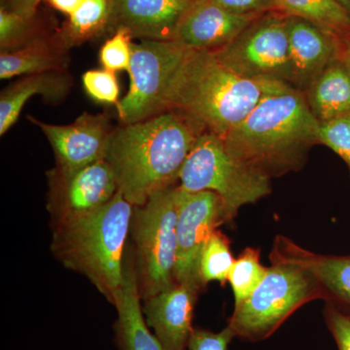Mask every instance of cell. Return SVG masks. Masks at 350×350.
Instances as JSON below:
<instances>
[{"label":"cell","mask_w":350,"mask_h":350,"mask_svg":"<svg viewBox=\"0 0 350 350\" xmlns=\"http://www.w3.org/2000/svg\"><path fill=\"white\" fill-rule=\"evenodd\" d=\"M213 3L222 7L230 12L250 15V14H264L276 10L273 0H211Z\"/></svg>","instance_id":"cell-32"},{"label":"cell","mask_w":350,"mask_h":350,"mask_svg":"<svg viewBox=\"0 0 350 350\" xmlns=\"http://www.w3.org/2000/svg\"><path fill=\"white\" fill-rule=\"evenodd\" d=\"M324 319L327 328L335 340L338 350H350V319L327 304L324 308Z\"/></svg>","instance_id":"cell-31"},{"label":"cell","mask_w":350,"mask_h":350,"mask_svg":"<svg viewBox=\"0 0 350 350\" xmlns=\"http://www.w3.org/2000/svg\"><path fill=\"white\" fill-rule=\"evenodd\" d=\"M319 131L305 94L285 83L222 139L232 156L271 178L300 170Z\"/></svg>","instance_id":"cell-2"},{"label":"cell","mask_w":350,"mask_h":350,"mask_svg":"<svg viewBox=\"0 0 350 350\" xmlns=\"http://www.w3.org/2000/svg\"><path fill=\"white\" fill-rule=\"evenodd\" d=\"M40 1L47 2L53 8L69 16L75 11L80 0H40Z\"/></svg>","instance_id":"cell-34"},{"label":"cell","mask_w":350,"mask_h":350,"mask_svg":"<svg viewBox=\"0 0 350 350\" xmlns=\"http://www.w3.org/2000/svg\"><path fill=\"white\" fill-rule=\"evenodd\" d=\"M129 250L126 247L123 283L112 303L118 315L115 340L120 350H165L145 321L135 257Z\"/></svg>","instance_id":"cell-18"},{"label":"cell","mask_w":350,"mask_h":350,"mask_svg":"<svg viewBox=\"0 0 350 350\" xmlns=\"http://www.w3.org/2000/svg\"><path fill=\"white\" fill-rule=\"evenodd\" d=\"M68 17L57 33L69 49L107 31L109 0H80Z\"/></svg>","instance_id":"cell-23"},{"label":"cell","mask_w":350,"mask_h":350,"mask_svg":"<svg viewBox=\"0 0 350 350\" xmlns=\"http://www.w3.org/2000/svg\"><path fill=\"white\" fill-rule=\"evenodd\" d=\"M283 84L244 78L226 68L214 53L187 49L165 94V112L181 113L204 133L223 138Z\"/></svg>","instance_id":"cell-3"},{"label":"cell","mask_w":350,"mask_h":350,"mask_svg":"<svg viewBox=\"0 0 350 350\" xmlns=\"http://www.w3.org/2000/svg\"><path fill=\"white\" fill-rule=\"evenodd\" d=\"M187 49L177 41L133 43L130 90L116 105L124 125L165 112V94Z\"/></svg>","instance_id":"cell-9"},{"label":"cell","mask_w":350,"mask_h":350,"mask_svg":"<svg viewBox=\"0 0 350 350\" xmlns=\"http://www.w3.org/2000/svg\"><path fill=\"white\" fill-rule=\"evenodd\" d=\"M271 264L259 286L234 308L228 326L236 338L266 340L301 306L323 299L319 280L308 269L292 262Z\"/></svg>","instance_id":"cell-5"},{"label":"cell","mask_w":350,"mask_h":350,"mask_svg":"<svg viewBox=\"0 0 350 350\" xmlns=\"http://www.w3.org/2000/svg\"><path fill=\"white\" fill-rule=\"evenodd\" d=\"M230 241L222 232L216 230L207 241L200 261V278L202 286L218 282L225 285L234 266Z\"/></svg>","instance_id":"cell-25"},{"label":"cell","mask_w":350,"mask_h":350,"mask_svg":"<svg viewBox=\"0 0 350 350\" xmlns=\"http://www.w3.org/2000/svg\"><path fill=\"white\" fill-rule=\"evenodd\" d=\"M48 211L53 226L96 213L118 193L116 177L105 160L71 174L49 172Z\"/></svg>","instance_id":"cell-11"},{"label":"cell","mask_w":350,"mask_h":350,"mask_svg":"<svg viewBox=\"0 0 350 350\" xmlns=\"http://www.w3.org/2000/svg\"><path fill=\"white\" fill-rule=\"evenodd\" d=\"M338 1L340 2L350 14V0H338Z\"/></svg>","instance_id":"cell-36"},{"label":"cell","mask_w":350,"mask_h":350,"mask_svg":"<svg viewBox=\"0 0 350 350\" xmlns=\"http://www.w3.org/2000/svg\"><path fill=\"white\" fill-rule=\"evenodd\" d=\"M177 254L175 282L200 291V261L207 241L219 226L230 222L224 202L213 191L176 189Z\"/></svg>","instance_id":"cell-10"},{"label":"cell","mask_w":350,"mask_h":350,"mask_svg":"<svg viewBox=\"0 0 350 350\" xmlns=\"http://www.w3.org/2000/svg\"><path fill=\"white\" fill-rule=\"evenodd\" d=\"M271 179L232 156L222 138L206 131L189 153L178 180L189 192L213 191L220 196L231 221L241 207L271 193Z\"/></svg>","instance_id":"cell-6"},{"label":"cell","mask_w":350,"mask_h":350,"mask_svg":"<svg viewBox=\"0 0 350 350\" xmlns=\"http://www.w3.org/2000/svg\"><path fill=\"white\" fill-rule=\"evenodd\" d=\"M204 131L187 117L165 111L113 131L105 161L119 192L133 206L174 186L195 142Z\"/></svg>","instance_id":"cell-1"},{"label":"cell","mask_w":350,"mask_h":350,"mask_svg":"<svg viewBox=\"0 0 350 350\" xmlns=\"http://www.w3.org/2000/svg\"><path fill=\"white\" fill-rule=\"evenodd\" d=\"M196 0H109L107 31L128 29L133 38L174 41L179 25Z\"/></svg>","instance_id":"cell-13"},{"label":"cell","mask_w":350,"mask_h":350,"mask_svg":"<svg viewBox=\"0 0 350 350\" xmlns=\"http://www.w3.org/2000/svg\"><path fill=\"white\" fill-rule=\"evenodd\" d=\"M306 103L319 122L350 114V72L340 57L304 92Z\"/></svg>","instance_id":"cell-21"},{"label":"cell","mask_w":350,"mask_h":350,"mask_svg":"<svg viewBox=\"0 0 350 350\" xmlns=\"http://www.w3.org/2000/svg\"><path fill=\"white\" fill-rule=\"evenodd\" d=\"M133 38L131 32L124 27L113 32L112 38L103 44L100 51V62L103 68L112 72H129L133 55Z\"/></svg>","instance_id":"cell-27"},{"label":"cell","mask_w":350,"mask_h":350,"mask_svg":"<svg viewBox=\"0 0 350 350\" xmlns=\"http://www.w3.org/2000/svg\"><path fill=\"white\" fill-rule=\"evenodd\" d=\"M287 20L288 15L278 9L262 14L214 55L244 78L291 85Z\"/></svg>","instance_id":"cell-8"},{"label":"cell","mask_w":350,"mask_h":350,"mask_svg":"<svg viewBox=\"0 0 350 350\" xmlns=\"http://www.w3.org/2000/svg\"><path fill=\"white\" fill-rule=\"evenodd\" d=\"M278 10L301 18L340 38L350 36V14L338 0H273Z\"/></svg>","instance_id":"cell-22"},{"label":"cell","mask_w":350,"mask_h":350,"mask_svg":"<svg viewBox=\"0 0 350 350\" xmlns=\"http://www.w3.org/2000/svg\"><path fill=\"white\" fill-rule=\"evenodd\" d=\"M38 126L50 142L57 167L55 172L59 174H71L105 160L113 131L105 115L84 113L70 125L57 126L44 123L29 117Z\"/></svg>","instance_id":"cell-12"},{"label":"cell","mask_w":350,"mask_h":350,"mask_svg":"<svg viewBox=\"0 0 350 350\" xmlns=\"http://www.w3.org/2000/svg\"><path fill=\"white\" fill-rule=\"evenodd\" d=\"M46 33L38 19V13L25 15L0 7L1 53L20 49Z\"/></svg>","instance_id":"cell-24"},{"label":"cell","mask_w":350,"mask_h":350,"mask_svg":"<svg viewBox=\"0 0 350 350\" xmlns=\"http://www.w3.org/2000/svg\"><path fill=\"white\" fill-rule=\"evenodd\" d=\"M261 15H241L211 0H196L182 19L174 41L188 49L217 52Z\"/></svg>","instance_id":"cell-14"},{"label":"cell","mask_w":350,"mask_h":350,"mask_svg":"<svg viewBox=\"0 0 350 350\" xmlns=\"http://www.w3.org/2000/svg\"><path fill=\"white\" fill-rule=\"evenodd\" d=\"M268 268L260 262V250L247 247L234 260L228 282L232 288L234 308L241 305L264 280Z\"/></svg>","instance_id":"cell-26"},{"label":"cell","mask_w":350,"mask_h":350,"mask_svg":"<svg viewBox=\"0 0 350 350\" xmlns=\"http://www.w3.org/2000/svg\"><path fill=\"white\" fill-rule=\"evenodd\" d=\"M133 206L121 192L96 213L53 227L51 250L113 303L124 280Z\"/></svg>","instance_id":"cell-4"},{"label":"cell","mask_w":350,"mask_h":350,"mask_svg":"<svg viewBox=\"0 0 350 350\" xmlns=\"http://www.w3.org/2000/svg\"><path fill=\"white\" fill-rule=\"evenodd\" d=\"M83 87L93 100L98 103L118 105L120 87L116 72L107 69H94L82 76Z\"/></svg>","instance_id":"cell-29"},{"label":"cell","mask_w":350,"mask_h":350,"mask_svg":"<svg viewBox=\"0 0 350 350\" xmlns=\"http://www.w3.org/2000/svg\"><path fill=\"white\" fill-rule=\"evenodd\" d=\"M291 85L305 92L338 57L342 38L308 21L288 15Z\"/></svg>","instance_id":"cell-15"},{"label":"cell","mask_w":350,"mask_h":350,"mask_svg":"<svg viewBox=\"0 0 350 350\" xmlns=\"http://www.w3.org/2000/svg\"><path fill=\"white\" fill-rule=\"evenodd\" d=\"M338 57L342 59L350 72V36H345L340 41V49Z\"/></svg>","instance_id":"cell-35"},{"label":"cell","mask_w":350,"mask_h":350,"mask_svg":"<svg viewBox=\"0 0 350 350\" xmlns=\"http://www.w3.org/2000/svg\"><path fill=\"white\" fill-rule=\"evenodd\" d=\"M271 262H287L303 267L319 280L327 304L350 319V255H321L306 250L291 239L276 237Z\"/></svg>","instance_id":"cell-17"},{"label":"cell","mask_w":350,"mask_h":350,"mask_svg":"<svg viewBox=\"0 0 350 350\" xmlns=\"http://www.w3.org/2000/svg\"><path fill=\"white\" fill-rule=\"evenodd\" d=\"M40 0H1V6L8 10L25 15H34L38 13Z\"/></svg>","instance_id":"cell-33"},{"label":"cell","mask_w":350,"mask_h":350,"mask_svg":"<svg viewBox=\"0 0 350 350\" xmlns=\"http://www.w3.org/2000/svg\"><path fill=\"white\" fill-rule=\"evenodd\" d=\"M176 189H163L142 206H133L130 234L135 244L133 257L142 301L175 283Z\"/></svg>","instance_id":"cell-7"},{"label":"cell","mask_w":350,"mask_h":350,"mask_svg":"<svg viewBox=\"0 0 350 350\" xmlns=\"http://www.w3.org/2000/svg\"><path fill=\"white\" fill-rule=\"evenodd\" d=\"M71 87L66 71L27 75L6 88L0 96V135H4L19 118L27 101L40 94L46 100H63Z\"/></svg>","instance_id":"cell-19"},{"label":"cell","mask_w":350,"mask_h":350,"mask_svg":"<svg viewBox=\"0 0 350 350\" xmlns=\"http://www.w3.org/2000/svg\"><path fill=\"white\" fill-rule=\"evenodd\" d=\"M234 338H236L234 332L229 326L218 333L194 328L189 340L187 350H229Z\"/></svg>","instance_id":"cell-30"},{"label":"cell","mask_w":350,"mask_h":350,"mask_svg":"<svg viewBox=\"0 0 350 350\" xmlns=\"http://www.w3.org/2000/svg\"><path fill=\"white\" fill-rule=\"evenodd\" d=\"M319 144L325 145L347 163L350 174V114L319 122Z\"/></svg>","instance_id":"cell-28"},{"label":"cell","mask_w":350,"mask_h":350,"mask_svg":"<svg viewBox=\"0 0 350 350\" xmlns=\"http://www.w3.org/2000/svg\"><path fill=\"white\" fill-rule=\"evenodd\" d=\"M198 290L175 282L142 301L145 321L165 350H187Z\"/></svg>","instance_id":"cell-16"},{"label":"cell","mask_w":350,"mask_h":350,"mask_svg":"<svg viewBox=\"0 0 350 350\" xmlns=\"http://www.w3.org/2000/svg\"><path fill=\"white\" fill-rule=\"evenodd\" d=\"M68 48L59 33L44 34L20 49L0 55V78L66 71Z\"/></svg>","instance_id":"cell-20"}]
</instances>
